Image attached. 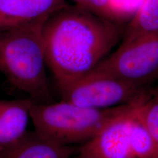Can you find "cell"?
Listing matches in <instances>:
<instances>
[{
	"label": "cell",
	"instance_id": "obj_1",
	"mask_svg": "<svg viewBox=\"0 0 158 158\" xmlns=\"http://www.w3.org/2000/svg\"><path fill=\"white\" fill-rule=\"evenodd\" d=\"M119 24L74 5L45 19L42 35L47 67L58 88L87 74L122 39Z\"/></svg>",
	"mask_w": 158,
	"mask_h": 158
},
{
	"label": "cell",
	"instance_id": "obj_2",
	"mask_svg": "<svg viewBox=\"0 0 158 158\" xmlns=\"http://www.w3.org/2000/svg\"><path fill=\"white\" fill-rule=\"evenodd\" d=\"M45 21L0 31V71L37 103L51 99L42 35Z\"/></svg>",
	"mask_w": 158,
	"mask_h": 158
},
{
	"label": "cell",
	"instance_id": "obj_3",
	"mask_svg": "<svg viewBox=\"0 0 158 158\" xmlns=\"http://www.w3.org/2000/svg\"><path fill=\"white\" fill-rule=\"evenodd\" d=\"M130 105L94 109L63 100L58 102H33L30 119L40 135L60 145L73 147L92 139Z\"/></svg>",
	"mask_w": 158,
	"mask_h": 158
},
{
	"label": "cell",
	"instance_id": "obj_4",
	"mask_svg": "<svg viewBox=\"0 0 158 158\" xmlns=\"http://www.w3.org/2000/svg\"><path fill=\"white\" fill-rule=\"evenodd\" d=\"M137 101L80 145L73 158H158V148L138 114Z\"/></svg>",
	"mask_w": 158,
	"mask_h": 158
},
{
	"label": "cell",
	"instance_id": "obj_5",
	"mask_svg": "<svg viewBox=\"0 0 158 158\" xmlns=\"http://www.w3.org/2000/svg\"><path fill=\"white\" fill-rule=\"evenodd\" d=\"M148 86L93 70L59 90L65 101L85 108L106 109L134 103Z\"/></svg>",
	"mask_w": 158,
	"mask_h": 158
},
{
	"label": "cell",
	"instance_id": "obj_6",
	"mask_svg": "<svg viewBox=\"0 0 158 158\" xmlns=\"http://www.w3.org/2000/svg\"><path fill=\"white\" fill-rule=\"evenodd\" d=\"M94 70L149 86L158 80V31L121 42Z\"/></svg>",
	"mask_w": 158,
	"mask_h": 158
},
{
	"label": "cell",
	"instance_id": "obj_7",
	"mask_svg": "<svg viewBox=\"0 0 158 158\" xmlns=\"http://www.w3.org/2000/svg\"><path fill=\"white\" fill-rule=\"evenodd\" d=\"M68 0H0V31L45 20Z\"/></svg>",
	"mask_w": 158,
	"mask_h": 158
},
{
	"label": "cell",
	"instance_id": "obj_8",
	"mask_svg": "<svg viewBox=\"0 0 158 158\" xmlns=\"http://www.w3.org/2000/svg\"><path fill=\"white\" fill-rule=\"evenodd\" d=\"M33 102L29 98L0 101V155L27 132Z\"/></svg>",
	"mask_w": 158,
	"mask_h": 158
},
{
	"label": "cell",
	"instance_id": "obj_9",
	"mask_svg": "<svg viewBox=\"0 0 158 158\" xmlns=\"http://www.w3.org/2000/svg\"><path fill=\"white\" fill-rule=\"evenodd\" d=\"M76 149L50 141L36 131H27L19 141L0 155V158H73Z\"/></svg>",
	"mask_w": 158,
	"mask_h": 158
},
{
	"label": "cell",
	"instance_id": "obj_10",
	"mask_svg": "<svg viewBox=\"0 0 158 158\" xmlns=\"http://www.w3.org/2000/svg\"><path fill=\"white\" fill-rule=\"evenodd\" d=\"M158 31V0H142L123 32L122 42Z\"/></svg>",
	"mask_w": 158,
	"mask_h": 158
},
{
	"label": "cell",
	"instance_id": "obj_11",
	"mask_svg": "<svg viewBox=\"0 0 158 158\" xmlns=\"http://www.w3.org/2000/svg\"><path fill=\"white\" fill-rule=\"evenodd\" d=\"M136 109L148 133L158 148V86H149L136 102Z\"/></svg>",
	"mask_w": 158,
	"mask_h": 158
},
{
	"label": "cell",
	"instance_id": "obj_12",
	"mask_svg": "<svg viewBox=\"0 0 158 158\" xmlns=\"http://www.w3.org/2000/svg\"><path fill=\"white\" fill-rule=\"evenodd\" d=\"M73 5L118 23L123 18L114 7L112 0H70Z\"/></svg>",
	"mask_w": 158,
	"mask_h": 158
},
{
	"label": "cell",
	"instance_id": "obj_13",
	"mask_svg": "<svg viewBox=\"0 0 158 158\" xmlns=\"http://www.w3.org/2000/svg\"><path fill=\"white\" fill-rule=\"evenodd\" d=\"M157 81H158V80H157ZM157 86H158V82H157Z\"/></svg>",
	"mask_w": 158,
	"mask_h": 158
}]
</instances>
